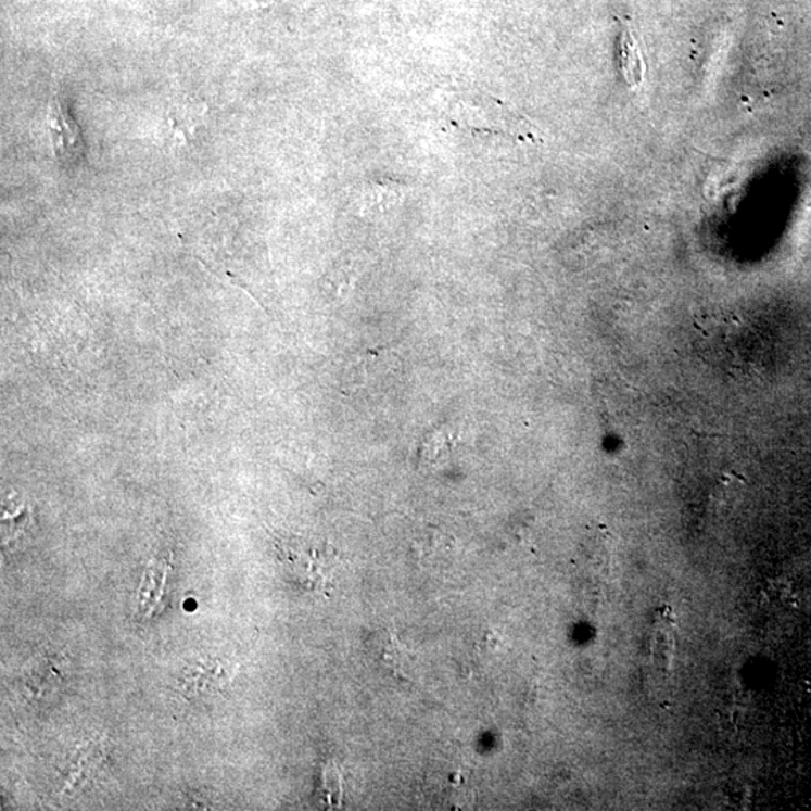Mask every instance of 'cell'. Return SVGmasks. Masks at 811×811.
Instances as JSON below:
<instances>
[{
    "instance_id": "obj_3",
    "label": "cell",
    "mask_w": 811,
    "mask_h": 811,
    "mask_svg": "<svg viewBox=\"0 0 811 811\" xmlns=\"http://www.w3.org/2000/svg\"><path fill=\"white\" fill-rule=\"evenodd\" d=\"M697 328L702 331L708 358L715 366L728 373L746 375V325L719 315L708 316Z\"/></svg>"
},
{
    "instance_id": "obj_1",
    "label": "cell",
    "mask_w": 811,
    "mask_h": 811,
    "mask_svg": "<svg viewBox=\"0 0 811 811\" xmlns=\"http://www.w3.org/2000/svg\"><path fill=\"white\" fill-rule=\"evenodd\" d=\"M448 117L456 128L507 136L528 143L540 142L538 132L527 117L515 112L503 101L490 97L458 100L451 104Z\"/></svg>"
},
{
    "instance_id": "obj_6",
    "label": "cell",
    "mask_w": 811,
    "mask_h": 811,
    "mask_svg": "<svg viewBox=\"0 0 811 811\" xmlns=\"http://www.w3.org/2000/svg\"><path fill=\"white\" fill-rule=\"evenodd\" d=\"M676 644V621L670 612H658L654 622L652 658L658 668L669 670Z\"/></svg>"
},
{
    "instance_id": "obj_5",
    "label": "cell",
    "mask_w": 811,
    "mask_h": 811,
    "mask_svg": "<svg viewBox=\"0 0 811 811\" xmlns=\"http://www.w3.org/2000/svg\"><path fill=\"white\" fill-rule=\"evenodd\" d=\"M619 59H621V73L625 84L630 88H637L644 81L646 65L644 54L636 35L629 26L622 25L621 39H619Z\"/></svg>"
},
{
    "instance_id": "obj_7",
    "label": "cell",
    "mask_w": 811,
    "mask_h": 811,
    "mask_svg": "<svg viewBox=\"0 0 811 811\" xmlns=\"http://www.w3.org/2000/svg\"><path fill=\"white\" fill-rule=\"evenodd\" d=\"M403 195H405V187L398 183L375 182L364 188L360 199H363L367 214H380L393 210L398 202H402Z\"/></svg>"
},
{
    "instance_id": "obj_2",
    "label": "cell",
    "mask_w": 811,
    "mask_h": 811,
    "mask_svg": "<svg viewBox=\"0 0 811 811\" xmlns=\"http://www.w3.org/2000/svg\"><path fill=\"white\" fill-rule=\"evenodd\" d=\"M281 562L297 585L307 591H324L332 586L337 556L325 544L305 540H288L280 544Z\"/></svg>"
},
{
    "instance_id": "obj_8",
    "label": "cell",
    "mask_w": 811,
    "mask_h": 811,
    "mask_svg": "<svg viewBox=\"0 0 811 811\" xmlns=\"http://www.w3.org/2000/svg\"><path fill=\"white\" fill-rule=\"evenodd\" d=\"M195 670H198V673H199L200 676H202V680H203V677H207V680H215V673H213V672H211L210 675H207V676L205 675L207 668H202V666H199V668L195 669ZM188 676H190L191 684H193V685H188V688H190V689L198 688L199 692H202V689L210 688V685H206L207 683H200V685H198V683H199V676L198 675H193V673H191V675H188Z\"/></svg>"
},
{
    "instance_id": "obj_4",
    "label": "cell",
    "mask_w": 811,
    "mask_h": 811,
    "mask_svg": "<svg viewBox=\"0 0 811 811\" xmlns=\"http://www.w3.org/2000/svg\"><path fill=\"white\" fill-rule=\"evenodd\" d=\"M47 127L50 131L54 159L66 167L77 166L85 155L84 137L68 105L62 100L58 77L53 74L50 88L49 104H47Z\"/></svg>"
}]
</instances>
